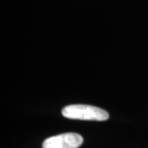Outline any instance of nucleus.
Here are the masks:
<instances>
[{
	"label": "nucleus",
	"instance_id": "nucleus-1",
	"mask_svg": "<svg viewBox=\"0 0 148 148\" xmlns=\"http://www.w3.org/2000/svg\"><path fill=\"white\" fill-rule=\"evenodd\" d=\"M62 114L67 119L90 120V121H106L109 119L108 112L103 109L88 105H70L64 107Z\"/></svg>",
	"mask_w": 148,
	"mask_h": 148
},
{
	"label": "nucleus",
	"instance_id": "nucleus-2",
	"mask_svg": "<svg viewBox=\"0 0 148 148\" xmlns=\"http://www.w3.org/2000/svg\"><path fill=\"white\" fill-rule=\"evenodd\" d=\"M83 143V138L75 132H67L48 138L42 144L43 148H78Z\"/></svg>",
	"mask_w": 148,
	"mask_h": 148
}]
</instances>
